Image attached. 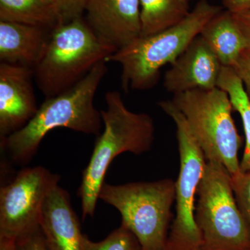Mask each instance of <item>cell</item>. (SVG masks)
Segmentation results:
<instances>
[{
    "mask_svg": "<svg viewBox=\"0 0 250 250\" xmlns=\"http://www.w3.org/2000/svg\"><path fill=\"white\" fill-rule=\"evenodd\" d=\"M106 63V61L99 62L70 89L46 98L26 126L0 141L1 151L10 160L16 165H27L46 135L57 128L99 136L103 120L101 112L94 104V99L107 74Z\"/></svg>",
    "mask_w": 250,
    "mask_h": 250,
    "instance_id": "obj_1",
    "label": "cell"
},
{
    "mask_svg": "<svg viewBox=\"0 0 250 250\" xmlns=\"http://www.w3.org/2000/svg\"><path fill=\"white\" fill-rule=\"evenodd\" d=\"M105 102L106 108L100 111L103 132L97 136L78 190L83 220L93 217L105 175L113 159L124 152L141 154L148 152L155 136L152 117L128 109L119 92L106 93Z\"/></svg>",
    "mask_w": 250,
    "mask_h": 250,
    "instance_id": "obj_2",
    "label": "cell"
},
{
    "mask_svg": "<svg viewBox=\"0 0 250 250\" xmlns=\"http://www.w3.org/2000/svg\"><path fill=\"white\" fill-rule=\"evenodd\" d=\"M222 8L200 0L182 21L152 35L140 36L118 49L106 62L121 65L123 89L146 90L155 86L161 69L172 64Z\"/></svg>",
    "mask_w": 250,
    "mask_h": 250,
    "instance_id": "obj_3",
    "label": "cell"
},
{
    "mask_svg": "<svg viewBox=\"0 0 250 250\" xmlns=\"http://www.w3.org/2000/svg\"><path fill=\"white\" fill-rule=\"evenodd\" d=\"M116 51L95 34L83 16L75 18L52 29L45 52L33 69L34 81L46 98L56 96Z\"/></svg>",
    "mask_w": 250,
    "mask_h": 250,
    "instance_id": "obj_4",
    "label": "cell"
},
{
    "mask_svg": "<svg viewBox=\"0 0 250 250\" xmlns=\"http://www.w3.org/2000/svg\"><path fill=\"white\" fill-rule=\"evenodd\" d=\"M99 199L118 210L122 225L134 233L142 250H166L175 201L172 179L120 185L104 182Z\"/></svg>",
    "mask_w": 250,
    "mask_h": 250,
    "instance_id": "obj_5",
    "label": "cell"
},
{
    "mask_svg": "<svg viewBox=\"0 0 250 250\" xmlns=\"http://www.w3.org/2000/svg\"><path fill=\"white\" fill-rule=\"evenodd\" d=\"M170 101L183 115L206 160L223 164L231 176L238 173L241 138L228 94L218 87L195 89L175 94Z\"/></svg>",
    "mask_w": 250,
    "mask_h": 250,
    "instance_id": "obj_6",
    "label": "cell"
},
{
    "mask_svg": "<svg viewBox=\"0 0 250 250\" xmlns=\"http://www.w3.org/2000/svg\"><path fill=\"white\" fill-rule=\"evenodd\" d=\"M197 196L200 250H250V228L237 205L231 174L223 164L207 161Z\"/></svg>",
    "mask_w": 250,
    "mask_h": 250,
    "instance_id": "obj_7",
    "label": "cell"
},
{
    "mask_svg": "<svg viewBox=\"0 0 250 250\" xmlns=\"http://www.w3.org/2000/svg\"><path fill=\"white\" fill-rule=\"evenodd\" d=\"M158 105L175 125L179 154V171L175 182L176 215L166 250H200L202 238L195 221V197L207 160L183 115L172 102L163 100Z\"/></svg>",
    "mask_w": 250,
    "mask_h": 250,
    "instance_id": "obj_8",
    "label": "cell"
},
{
    "mask_svg": "<svg viewBox=\"0 0 250 250\" xmlns=\"http://www.w3.org/2000/svg\"><path fill=\"white\" fill-rule=\"evenodd\" d=\"M61 177L42 166L24 167L0 190V236L17 240L40 228L46 198Z\"/></svg>",
    "mask_w": 250,
    "mask_h": 250,
    "instance_id": "obj_9",
    "label": "cell"
},
{
    "mask_svg": "<svg viewBox=\"0 0 250 250\" xmlns=\"http://www.w3.org/2000/svg\"><path fill=\"white\" fill-rule=\"evenodd\" d=\"M34 80L32 68L0 62V141L22 129L37 113Z\"/></svg>",
    "mask_w": 250,
    "mask_h": 250,
    "instance_id": "obj_10",
    "label": "cell"
},
{
    "mask_svg": "<svg viewBox=\"0 0 250 250\" xmlns=\"http://www.w3.org/2000/svg\"><path fill=\"white\" fill-rule=\"evenodd\" d=\"M84 13L92 30L117 50L141 35L139 0H88Z\"/></svg>",
    "mask_w": 250,
    "mask_h": 250,
    "instance_id": "obj_11",
    "label": "cell"
},
{
    "mask_svg": "<svg viewBox=\"0 0 250 250\" xmlns=\"http://www.w3.org/2000/svg\"><path fill=\"white\" fill-rule=\"evenodd\" d=\"M170 65L164 75V85L167 91L173 95L218 87L223 67L200 35Z\"/></svg>",
    "mask_w": 250,
    "mask_h": 250,
    "instance_id": "obj_12",
    "label": "cell"
},
{
    "mask_svg": "<svg viewBox=\"0 0 250 250\" xmlns=\"http://www.w3.org/2000/svg\"><path fill=\"white\" fill-rule=\"evenodd\" d=\"M40 228L48 250H83V233L70 195L57 186L46 198Z\"/></svg>",
    "mask_w": 250,
    "mask_h": 250,
    "instance_id": "obj_13",
    "label": "cell"
},
{
    "mask_svg": "<svg viewBox=\"0 0 250 250\" xmlns=\"http://www.w3.org/2000/svg\"><path fill=\"white\" fill-rule=\"evenodd\" d=\"M52 29L0 21V62L34 69L45 52Z\"/></svg>",
    "mask_w": 250,
    "mask_h": 250,
    "instance_id": "obj_14",
    "label": "cell"
},
{
    "mask_svg": "<svg viewBox=\"0 0 250 250\" xmlns=\"http://www.w3.org/2000/svg\"><path fill=\"white\" fill-rule=\"evenodd\" d=\"M200 35L223 66L233 67L246 49L244 36L232 14L227 10L212 18Z\"/></svg>",
    "mask_w": 250,
    "mask_h": 250,
    "instance_id": "obj_15",
    "label": "cell"
},
{
    "mask_svg": "<svg viewBox=\"0 0 250 250\" xmlns=\"http://www.w3.org/2000/svg\"><path fill=\"white\" fill-rule=\"evenodd\" d=\"M0 21L50 29L62 24L57 6L46 0H0Z\"/></svg>",
    "mask_w": 250,
    "mask_h": 250,
    "instance_id": "obj_16",
    "label": "cell"
},
{
    "mask_svg": "<svg viewBox=\"0 0 250 250\" xmlns=\"http://www.w3.org/2000/svg\"><path fill=\"white\" fill-rule=\"evenodd\" d=\"M141 35H152L182 21L190 13L189 0H139Z\"/></svg>",
    "mask_w": 250,
    "mask_h": 250,
    "instance_id": "obj_17",
    "label": "cell"
},
{
    "mask_svg": "<svg viewBox=\"0 0 250 250\" xmlns=\"http://www.w3.org/2000/svg\"><path fill=\"white\" fill-rule=\"evenodd\" d=\"M217 86L226 92L229 97L233 110L241 117L246 134V147L241 163V172L250 171V98L245 89L243 82L234 69L223 66Z\"/></svg>",
    "mask_w": 250,
    "mask_h": 250,
    "instance_id": "obj_18",
    "label": "cell"
},
{
    "mask_svg": "<svg viewBox=\"0 0 250 250\" xmlns=\"http://www.w3.org/2000/svg\"><path fill=\"white\" fill-rule=\"evenodd\" d=\"M83 250H142L134 233L123 225H121L103 241L94 242L83 234Z\"/></svg>",
    "mask_w": 250,
    "mask_h": 250,
    "instance_id": "obj_19",
    "label": "cell"
},
{
    "mask_svg": "<svg viewBox=\"0 0 250 250\" xmlns=\"http://www.w3.org/2000/svg\"><path fill=\"white\" fill-rule=\"evenodd\" d=\"M231 186L242 215L250 229V171L231 176Z\"/></svg>",
    "mask_w": 250,
    "mask_h": 250,
    "instance_id": "obj_20",
    "label": "cell"
},
{
    "mask_svg": "<svg viewBox=\"0 0 250 250\" xmlns=\"http://www.w3.org/2000/svg\"><path fill=\"white\" fill-rule=\"evenodd\" d=\"M87 1L88 0H57L56 6L62 24L83 16Z\"/></svg>",
    "mask_w": 250,
    "mask_h": 250,
    "instance_id": "obj_21",
    "label": "cell"
},
{
    "mask_svg": "<svg viewBox=\"0 0 250 250\" xmlns=\"http://www.w3.org/2000/svg\"><path fill=\"white\" fill-rule=\"evenodd\" d=\"M16 244L18 250H48L40 228L18 238Z\"/></svg>",
    "mask_w": 250,
    "mask_h": 250,
    "instance_id": "obj_22",
    "label": "cell"
},
{
    "mask_svg": "<svg viewBox=\"0 0 250 250\" xmlns=\"http://www.w3.org/2000/svg\"><path fill=\"white\" fill-rule=\"evenodd\" d=\"M233 68L241 79L250 98V56L246 53L242 54Z\"/></svg>",
    "mask_w": 250,
    "mask_h": 250,
    "instance_id": "obj_23",
    "label": "cell"
},
{
    "mask_svg": "<svg viewBox=\"0 0 250 250\" xmlns=\"http://www.w3.org/2000/svg\"><path fill=\"white\" fill-rule=\"evenodd\" d=\"M232 15L235 22L246 40V49L244 53L250 56V11L236 13Z\"/></svg>",
    "mask_w": 250,
    "mask_h": 250,
    "instance_id": "obj_24",
    "label": "cell"
},
{
    "mask_svg": "<svg viewBox=\"0 0 250 250\" xmlns=\"http://www.w3.org/2000/svg\"><path fill=\"white\" fill-rule=\"evenodd\" d=\"M222 3L232 14L250 11V0H222Z\"/></svg>",
    "mask_w": 250,
    "mask_h": 250,
    "instance_id": "obj_25",
    "label": "cell"
},
{
    "mask_svg": "<svg viewBox=\"0 0 250 250\" xmlns=\"http://www.w3.org/2000/svg\"><path fill=\"white\" fill-rule=\"evenodd\" d=\"M0 250H18L16 240L0 236Z\"/></svg>",
    "mask_w": 250,
    "mask_h": 250,
    "instance_id": "obj_26",
    "label": "cell"
},
{
    "mask_svg": "<svg viewBox=\"0 0 250 250\" xmlns=\"http://www.w3.org/2000/svg\"><path fill=\"white\" fill-rule=\"evenodd\" d=\"M46 1H49V2L51 3H53V4L56 5V4H57V0H46Z\"/></svg>",
    "mask_w": 250,
    "mask_h": 250,
    "instance_id": "obj_27",
    "label": "cell"
},
{
    "mask_svg": "<svg viewBox=\"0 0 250 250\" xmlns=\"http://www.w3.org/2000/svg\"></svg>",
    "mask_w": 250,
    "mask_h": 250,
    "instance_id": "obj_28",
    "label": "cell"
}]
</instances>
